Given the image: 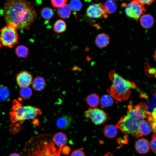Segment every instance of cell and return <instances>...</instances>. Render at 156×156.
Returning a JSON list of instances; mask_svg holds the SVG:
<instances>
[{"label": "cell", "instance_id": "4fadbf2b", "mask_svg": "<svg viewBox=\"0 0 156 156\" xmlns=\"http://www.w3.org/2000/svg\"><path fill=\"white\" fill-rule=\"evenodd\" d=\"M96 45L99 48H103L107 47L109 44L110 38L109 36L104 33H101L98 35L95 39Z\"/></svg>", "mask_w": 156, "mask_h": 156}, {"label": "cell", "instance_id": "4dcf8cb0", "mask_svg": "<svg viewBox=\"0 0 156 156\" xmlns=\"http://www.w3.org/2000/svg\"><path fill=\"white\" fill-rule=\"evenodd\" d=\"M70 156H86V155L83 151V148H81L73 151Z\"/></svg>", "mask_w": 156, "mask_h": 156}, {"label": "cell", "instance_id": "e0dca14e", "mask_svg": "<svg viewBox=\"0 0 156 156\" xmlns=\"http://www.w3.org/2000/svg\"><path fill=\"white\" fill-rule=\"evenodd\" d=\"M32 86L37 91H41L45 88L46 83L45 79L42 77L38 76L35 77L32 81Z\"/></svg>", "mask_w": 156, "mask_h": 156}, {"label": "cell", "instance_id": "7c38bea8", "mask_svg": "<svg viewBox=\"0 0 156 156\" xmlns=\"http://www.w3.org/2000/svg\"><path fill=\"white\" fill-rule=\"evenodd\" d=\"M135 148L136 151L139 153L146 154L149 151V143L146 138H140L138 140L135 142Z\"/></svg>", "mask_w": 156, "mask_h": 156}, {"label": "cell", "instance_id": "d6a6232c", "mask_svg": "<svg viewBox=\"0 0 156 156\" xmlns=\"http://www.w3.org/2000/svg\"><path fill=\"white\" fill-rule=\"evenodd\" d=\"M70 150V147L66 145L62 148L61 153L64 155H68L69 154Z\"/></svg>", "mask_w": 156, "mask_h": 156}, {"label": "cell", "instance_id": "8992f818", "mask_svg": "<svg viewBox=\"0 0 156 156\" xmlns=\"http://www.w3.org/2000/svg\"><path fill=\"white\" fill-rule=\"evenodd\" d=\"M18 36L17 29L9 24L3 27L0 30V42L4 46L12 48L17 44Z\"/></svg>", "mask_w": 156, "mask_h": 156}, {"label": "cell", "instance_id": "9c48e42d", "mask_svg": "<svg viewBox=\"0 0 156 156\" xmlns=\"http://www.w3.org/2000/svg\"><path fill=\"white\" fill-rule=\"evenodd\" d=\"M108 13L102 3H94L90 5L86 11L87 15L93 18H107Z\"/></svg>", "mask_w": 156, "mask_h": 156}, {"label": "cell", "instance_id": "f546056e", "mask_svg": "<svg viewBox=\"0 0 156 156\" xmlns=\"http://www.w3.org/2000/svg\"><path fill=\"white\" fill-rule=\"evenodd\" d=\"M67 1V0H51L53 5L55 7L58 8L64 5Z\"/></svg>", "mask_w": 156, "mask_h": 156}, {"label": "cell", "instance_id": "ac0fdd59", "mask_svg": "<svg viewBox=\"0 0 156 156\" xmlns=\"http://www.w3.org/2000/svg\"><path fill=\"white\" fill-rule=\"evenodd\" d=\"M71 10L68 4H66L64 6L59 8L57 13L59 16L63 19L69 18L71 14Z\"/></svg>", "mask_w": 156, "mask_h": 156}, {"label": "cell", "instance_id": "cb8c5ba5", "mask_svg": "<svg viewBox=\"0 0 156 156\" xmlns=\"http://www.w3.org/2000/svg\"><path fill=\"white\" fill-rule=\"evenodd\" d=\"M113 103V99L110 95H104L101 98V106L102 108L110 106L112 105Z\"/></svg>", "mask_w": 156, "mask_h": 156}, {"label": "cell", "instance_id": "8d00e7d4", "mask_svg": "<svg viewBox=\"0 0 156 156\" xmlns=\"http://www.w3.org/2000/svg\"><path fill=\"white\" fill-rule=\"evenodd\" d=\"M105 156H106V155H105Z\"/></svg>", "mask_w": 156, "mask_h": 156}, {"label": "cell", "instance_id": "52a82bcc", "mask_svg": "<svg viewBox=\"0 0 156 156\" xmlns=\"http://www.w3.org/2000/svg\"><path fill=\"white\" fill-rule=\"evenodd\" d=\"M146 11L144 5L138 0H132L126 5L125 12L128 17L138 20L142 13Z\"/></svg>", "mask_w": 156, "mask_h": 156}, {"label": "cell", "instance_id": "83f0119b", "mask_svg": "<svg viewBox=\"0 0 156 156\" xmlns=\"http://www.w3.org/2000/svg\"><path fill=\"white\" fill-rule=\"evenodd\" d=\"M20 94L23 98L27 99L32 96V91L31 89L29 86L21 88L20 91Z\"/></svg>", "mask_w": 156, "mask_h": 156}, {"label": "cell", "instance_id": "d6986e66", "mask_svg": "<svg viewBox=\"0 0 156 156\" xmlns=\"http://www.w3.org/2000/svg\"><path fill=\"white\" fill-rule=\"evenodd\" d=\"M86 101L91 107H96L99 103V97L96 94L92 93L87 97Z\"/></svg>", "mask_w": 156, "mask_h": 156}, {"label": "cell", "instance_id": "5b68a950", "mask_svg": "<svg viewBox=\"0 0 156 156\" xmlns=\"http://www.w3.org/2000/svg\"><path fill=\"white\" fill-rule=\"evenodd\" d=\"M13 110L10 113L13 121L22 122L25 120L33 119L42 113L40 109L32 106H23L20 104H14Z\"/></svg>", "mask_w": 156, "mask_h": 156}, {"label": "cell", "instance_id": "d4e9b609", "mask_svg": "<svg viewBox=\"0 0 156 156\" xmlns=\"http://www.w3.org/2000/svg\"><path fill=\"white\" fill-rule=\"evenodd\" d=\"M41 14L43 18L45 20L51 18L54 14L53 10L51 8L48 7L44 8L41 10Z\"/></svg>", "mask_w": 156, "mask_h": 156}, {"label": "cell", "instance_id": "5bb4252c", "mask_svg": "<svg viewBox=\"0 0 156 156\" xmlns=\"http://www.w3.org/2000/svg\"><path fill=\"white\" fill-rule=\"evenodd\" d=\"M72 121L71 117L68 115H64L59 118L56 122L57 127L59 129H66L70 125Z\"/></svg>", "mask_w": 156, "mask_h": 156}, {"label": "cell", "instance_id": "1f68e13d", "mask_svg": "<svg viewBox=\"0 0 156 156\" xmlns=\"http://www.w3.org/2000/svg\"><path fill=\"white\" fill-rule=\"evenodd\" d=\"M152 140L149 143L150 147L152 151L156 152V133H154L152 136Z\"/></svg>", "mask_w": 156, "mask_h": 156}, {"label": "cell", "instance_id": "44dd1931", "mask_svg": "<svg viewBox=\"0 0 156 156\" xmlns=\"http://www.w3.org/2000/svg\"><path fill=\"white\" fill-rule=\"evenodd\" d=\"M66 23L61 19L57 20L54 23L53 27L54 31L59 34L64 32L66 30Z\"/></svg>", "mask_w": 156, "mask_h": 156}, {"label": "cell", "instance_id": "9a60e30c", "mask_svg": "<svg viewBox=\"0 0 156 156\" xmlns=\"http://www.w3.org/2000/svg\"><path fill=\"white\" fill-rule=\"evenodd\" d=\"M141 25L143 28L148 29L153 26L154 19L153 17L149 14H145L142 15L140 18Z\"/></svg>", "mask_w": 156, "mask_h": 156}, {"label": "cell", "instance_id": "ba28073f", "mask_svg": "<svg viewBox=\"0 0 156 156\" xmlns=\"http://www.w3.org/2000/svg\"><path fill=\"white\" fill-rule=\"evenodd\" d=\"M85 117L90 120L95 124L100 125L106 122L108 118L106 113L96 107H90L84 112Z\"/></svg>", "mask_w": 156, "mask_h": 156}, {"label": "cell", "instance_id": "484cf974", "mask_svg": "<svg viewBox=\"0 0 156 156\" xmlns=\"http://www.w3.org/2000/svg\"><path fill=\"white\" fill-rule=\"evenodd\" d=\"M10 93L8 88L3 86H0V101H3L8 99Z\"/></svg>", "mask_w": 156, "mask_h": 156}, {"label": "cell", "instance_id": "603a6c76", "mask_svg": "<svg viewBox=\"0 0 156 156\" xmlns=\"http://www.w3.org/2000/svg\"><path fill=\"white\" fill-rule=\"evenodd\" d=\"M15 52L18 57L24 58L26 57L28 55L29 50L26 47L23 45H20L16 47Z\"/></svg>", "mask_w": 156, "mask_h": 156}, {"label": "cell", "instance_id": "2e32d148", "mask_svg": "<svg viewBox=\"0 0 156 156\" xmlns=\"http://www.w3.org/2000/svg\"><path fill=\"white\" fill-rule=\"evenodd\" d=\"M139 131L142 136L151 133L153 129L151 124L148 120L144 119L142 121L139 125Z\"/></svg>", "mask_w": 156, "mask_h": 156}, {"label": "cell", "instance_id": "e575fe53", "mask_svg": "<svg viewBox=\"0 0 156 156\" xmlns=\"http://www.w3.org/2000/svg\"><path fill=\"white\" fill-rule=\"evenodd\" d=\"M9 156H22V155L17 153H14L10 154Z\"/></svg>", "mask_w": 156, "mask_h": 156}, {"label": "cell", "instance_id": "7a4b0ae2", "mask_svg": "<svg viewBox=\"0 0 156 156\" xmlns=\"http://www.w3.org/2000/svg\"><path fill=\"white\" fill-rule=\"evenodd\" d=\"M148 116L144 103L141 102L134 106L130 104L126 114L121 117L115 126L123 133L137 138L142 136L139 131V125Z\"/></svg>", "mask_w": 156, "mask_h": 156}, {"label": "cell", "instance_id": "f1b7e54d", "mask_svg": "<svg viewBox=\"0 0 156 156\" xmlns=\"http://www.w3.org/2000/svg\"><path fill=\"white\" fill-rule=\"evenodd\" d=\"M145 70L146 74L147 76L149 77L155 76V69L154 68H152L149 64L146 63L145 64Z\"/></svg>", "mask_w": 156, "mask_h": 156}, {"label": "cell", "instance_id": "ffe728a7", "mask_svg": "<svg viewBox=\"0 0 156 156\" xmlns=\"http://www.w3.org/2000/svg\"><path fill=\"white\" fill-rule=\"evenodd\" d=\"M117 128L113 125H108L105 126L103 133L105 136L108 138H112L116 135Z\"/></svg>", "mask_w": 156, "mask_h": 156}, {"label": "cell", "instance_id": "30bf717a", "mask_svg": "<svg viewBox=\"0 0 156 156\" xmlns=\"http://www.w3.org/2000/svg\"><path fill=\"white\" fill-rule=\"evenodd\" d=\"M32 79L31 74L26 71L19 73L16 77L17 84L21 88L28 87L32 84Z\"/></svg>", "mask_w": 156, "mask_h": 156}, {"label": "cell", "instance_id": "7402d4cb", "mask_svg": "<svg viewBox=\"0 0 156 156\" xmlns=\"http://www.w3.org/2000/svg\"><path fill=\"white\" fill-rule=\"evenodd\" d=\"M104 5L109 14L114 13L117 10V4L114 0H107Z\"/></svg>", "mask_w": 156, "mask_h": 156}, {"label": "cell", "instance_id": "6da1fadb", "mask_svg": "<svg viewBox=\"0 0 156 156\" xmlns=\"http://www.w3.org/2000/svg\"><path fill=\"white\" fill-rule=\"evenodd\" d=\"M4 20L17 29H28L37 15L32 3L27 0H9L3 9Z\"/></svg>", "mask_w": 156, "mask_h": 156}, {"label": "cell", "instance_id": "8fae6325", "mask_svg": "<svg viewBox=\"0 0 156 156\" xmlns=\"http://www.w3.org/2000/svg\"><path fill=\"white\" fill-rule=\"evenodd\" d=\"M52 139L55 145L58 148L57 151L60 154L62 148L66 145L68 143V138L67 135L63 133L58 132L54 135Z\"/></svg>", "mask_w": 156, "mask_h": 156}, {"label": "cell", "instance_id": "4316f807", "mask_svg": "<svg viewBox=\"0 0 156 156\" xmlns=\"http://www.w3.org/2000/svg\"><path fill=\"white\" fill-rule=\"evenodd\" d=\"M71 10L74 12L79 11L82 7V3L79 0H71L69 5Z\"/></svg>", "mask_w": 156, "mask_h": 156}, {"label": "cell", "instance_id": "836d02e7", "mask_svg": "<svg viewBox=\"0 0 156 156\" xmlns=\"http://www.w3.org/2000/svg\"><path fill=\"white\" fill-rule=\"evenodd\" d=\"M143 5H149L153 2L155 0H138Z\"/></svg>", "mask_w": 156, "mask_h": 156}, {"label": "cell", "instance_id": "d590c367", "mask_svg": "<svg viewBox=\"0 0 156 156\" xmlns=\"http://www.w3.org/2000/svg\"><path fill=\"white\" fill-rule=\"evenodd\" d=\"M120 0V1H122V0Z\"/></svg>", "mask_w": 156, "mask_h": 156}, {"label": "cell", "instance_id": "277c9868", "mask_svg": "<svg viewBox=\"0 0 156 156\" xmlns=\"http://www.w3.org/2000/svg\"><path fill=\"white\" fill-rule=\"evenodd\" d=\"M109 76L112 83L107 90L108 93L118 101L127 100L130 96L131 89L135 88V83L124 79L114 70L110 71Z\"/></svg>", "mask_w": 156, "mask_h": 156}, {"label": "cell", "instance_id": "3957f363", "mask_svg": "<svg viewBox=\"0 0 156 156\" xmlns=\"http://www.w3.org/2000/svg\"><path fill=\"white\" fill-rule=\"evenodd\" d=\"M22 156H60L52 139L32 138L25 144Z\"/></svg>", "mask_w": 156, "mask_h": 156}]
</instances>
